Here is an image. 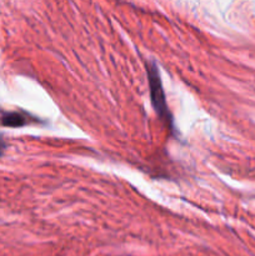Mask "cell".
<instances>
[{
	"label": "cell",
	"instance_id": "1",
	"mask_svg": "<svg viewBox=\"0 0 255 256\" xmlns=\"http://www.w3.org/2000/svg\"><path fill=\"white\" fill-rule=\"evenodd\" d=\"M148 75H149L150 82V94H152V102L156 110L158 115L162 119H170L169 110H168L166 102H165L164 89L162 85V79H160L158 68L154 64L148 65Z\"/></svg>",
	"mask_w": 255,
	"mask_h": 256
},
{
	"label": "cell",
	"instance_id": "2",
	"mask_svg": "<svg viewBox=\"0 0 255 256\" xmlns=\"http://www.w3.org/2000/svg\"><path fill=\"white\" fill-rule=\"evenodd\" d=\"M0 122L5 126H22L26 124V118L20 112H4L0 118Z\"/></svg>",
	"mask_w": 255,
	"mask_h": 256
}]
</instances>
